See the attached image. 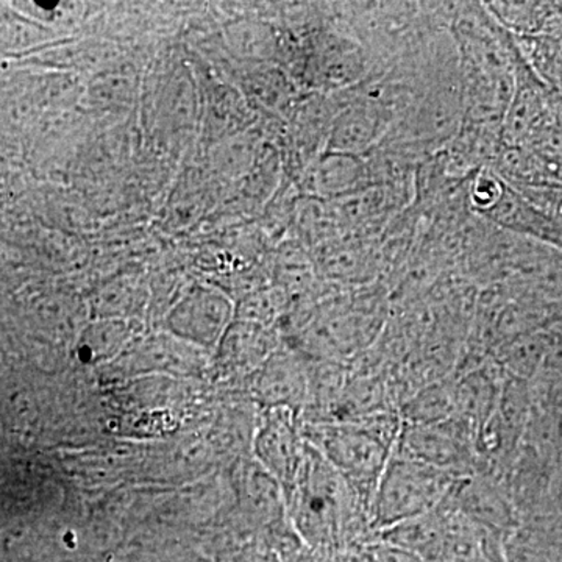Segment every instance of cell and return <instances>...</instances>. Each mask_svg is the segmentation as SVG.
<instances>
[{
    "mask_svg": "<svg viewBox=\"0 0 562 562\" xmlns=\"http://www.w3.org/2000/svg\"><path fill=\"white\" fill-rule=\"evenodd\" d=\"M286 508L310 549L360 550L375 538L368 503L308 441L301 472L286 492Z\"/></svg>",
    "mask_w": 562,
    "mask_h": 562,
    "instance_id": "obj_1",
    "label": "cell"
},
{
    "mask_svg": "<svg viewBox=\"0 0 562 562\" xmlns=\"http://www.w3.org/2000/svg\"><path fill=\"white\" fill-rule=\"evenodd\" d=\"M402 425L401 416L383 412L360 419L310 424L303 435L371 509L376 484L395 452Z\"/></svg>",
    "mask_w": 562,
    "mask_h": 562,
    "instance_id": "obj_2",
    "label": "cell"
},
{
    "mask_svg": "<svg viewBox=\"0 0 562 562\" xmlns=\"http://www.w3.org/2000/svg\"><path fill=\"white\" fill-rule=\"evenodd\" d=\"M461 476L392 454L371 503L373 535L435 512Z\"/></svg>",
    "mask_w": 562,
    "mask_h": 562,
    "instance_id": "obj_3",
    "label": "cell"
},
{
    "mask_svg": "<svg viewBox=\"0 0 562 562\" xmlns=\"http://www.w3.org/2000/svg\"><path fill=\"white\" fill-rule=\"evenodd\" d=\"M395 453L457 476L480 472L475 430L458 417L432 424L403 422Z\"/></svg>",
    "mask_w": 562,
    "mask_h": 562,
    "instance_id": "obj_4",
    "label": "cell"
},
{
    "mask_svg": "<svg viewBox=\"0 0 562 562\" xmlns=\"http://www.w3.org/2000/svg\"><path fill=\"white\" fill-rule=\"evenodd\" d=\"M299 414L286 408H265L255 436V457L284 495L291 490L305 460L306 439Z\"/></svg>",
    "mask_w": 562,
    "mask_h": 562,
    "instance_id": "obj_5",
    "label": "cell"
},
{
    "mask_svg": "<svg viewBox=\"0 0 562 562\" xmlns=\"http://www.w3.org/2000/svg\"><path fill=\"white\" fill-rule=\"evenodd\" d=\"M447 503L465 519L501 535L508 536L520 524L506 480L494 473L476 472L461 476Z\"/></svg>",
    "mask_w": 562,
    "mask_h": 562,
    "instance_id": "obj_6",
    "label": "cell"
},
{
    "mask_svg": "<svg viewBox=\"0 0 562 562\" xmlns=\"http://www.w3.org/2000/svg\"><path fill=\"white\" fill-rule=\"evenodd\" d=\"M390 99L382 88H371L342 111L333 127L330 147L335 151L358 155L371 149L390 125Z\"/></svg>",
    "mask_w": 562,
    "mask_h": 562,
    "instance_id": "obj_7",
    "label": "cell"
},
{
    "mask_svg": "<svg viewBox=\"0 0 562 562\" xmlns=\"http://www.w3.org/2000/svg\"><path fill=\"white\" fill-rule=\"evenodd\" d=\"M262 408H286L301 416L308 402L310 372L286 357H271L251 384Z\"/></svg>",
    "mask_w": 562,
    "mask_h": 562,
    "instance_id": "obj_8",
    "label": "cell"
},
{
    "mask_svg": "<svg viewBox=\"0 0 562 562\" xmlns=\"http://www.w3.org/2000/svg\"><path fill=\"white\" fill-rule=\"evenodd\" d=\"M505 562H562V516L520 520L506 538Z\"/></svg>",
    "mask_w": 562,
    "mask_h": 562,
    "instance_id": "obj_9",
    "label": "cell"
},
{
    "mask_svg": "<svg viewBox=\"0 0 562 562\" xmlns=\"http://www.w3.org/2000/svg\"><path fill=\"white\" fill-rule=\"evenodd\" d=\"M484 216L497 222L502 227L524 233L562 250V222L554 220L552 214L536 206L508 184L498 205Z\"/></svg>",
    "mask_w": 562,
    "mask_h": 562,
    "instance_id": "obj_10",
    "label": "cell"
},
{
    "mask_svg": "<svg viewBox=\"0 0 562 562\" xmlns=\"http://www.w3.org/2000/svg\"><path fill=\"white\" fill-rule=\"evenodd\" d=\"M368 180V169L358 155L330 151L317 166V188L325 194H350Z\"/></svg>",
    "mask_w": 562,
    "mask_h": 562,
    "instance_id": "obj_11",
    "label": "cell"
},
{
    "mask_svg": "<svg viewBox=\"0 0 562 562\" xmlns=\"http://www.w3.org/2000/svg\"><path fill=\"white\" fill-rule=\"evenodd\" d=\"M549 349V330L532 331L517 336L505 346L503 364L508 369L509 376L531 382L541 371L543 358Z\"/></svg>",
    "mask_w": 562,
    "mask_h": 562,
    "instance_id": "obj_12",
    "label": "cell"
},
{
    "mask_svg": "<svg viewBox=\"0 0 562 562\" xmlns=\"http://www.w3.org/2000/svg\"><path fill=\"white\" fill-rule=\"evenodd\" d=\"M454 416V384H435L427 387L414 395L401 414L405 424H432L452 419Z\"/></svg>",
    "mask_w": 562,
    "mask_h": 562,
    "instance_id": "obj_13",
    "label": "cell"
},
{
    "mask_svg": "<svg viewBox=\"0 0 562 562\" xmlns=\"http://www.w3.org/2000/svg\"><path fill=\"white\" fill-rule=\"evenodd\" d=\"M228 316L227 303L216 301V299H205V301L194 302L190 306V316L187 321H181L183 330L192 338L201 341H214L224 327Z\"/></svg>",
    "mask_w": 562,
    "mask_h": 562,
    "instance_id": "obj_14",
    "label": "cell"
},
{
    "mask_svg": "<svg viewBox=\"0 0 562 562\" xmlns=\"http://www.w3.org/2000/svg\"><path fill=\"white\" fill-rule=\"evenodd\" d=\"M124 341L125 328L121 325H95L85 333L83 341L80 342V360L87 364L110 360Z\"/></svg>",
    "mask_w": 562,
    "mask_h": 562,
    "instance_id": "obj_15",
    "label": "cell"
},
{
    "mask_svg": "<svg viewBox=\"0 0 562 562\" xmlns=\"http://www.w3.org/2000/svg\"><path fill=\"white\" fill-rule=\"evenodd\" d=\"M506 191V183H503L495 173L480 172L473 181L471 201L480 213H490L498 205Z\"/></svg>",
    "mask_w": 562,
    "mask_h": 562,
    "instance_id": "obj_16",
    "label": "cell"
},
{
    "mask_svg": "<svg viewBox=\"0 0 562 562\" xmlns=\"http://www.w3.org/2000/svg\"><path fill=\"white\" fill-rule=\"evenodd\" d=\"M358 553L362 562H424L416 553L379 538L366 542Z\"/></svg>",
    "mask_w": 562,
    "mask_h": 562,
    "instance_id": "obj_17",
    "label": "cell"
},
{
    "mask_svg": "<svg viewBox=\"0 0 562 562\" xmlns=\"http://www.w3.org/2000/svg\"><path fill=\"white\" fill-rule=\"evenodd\" d=\"M235 562H281V557L271 546L251 543L236 557Z\"/></svg>",
    "mask_w": 562,
    "mask_h": 562,
    "instance_id": "obj_18",
    "label": "cell"
},
{
    "mask_svg": "<svg viewBox=\"0 0 562 562\" xmlns=\"http://www.w3.org/2000/svg\"><path fill=\"white\" fill-rule=\"evenodd\" d=\"M347 562H362L360 553L357 552L349 554V561Z\"/></svg>",
    "mask_w": 562,
    "mask_h": 562,
    "instance_id": "obj_19",
    "label": "cell"
}]
</instances>
